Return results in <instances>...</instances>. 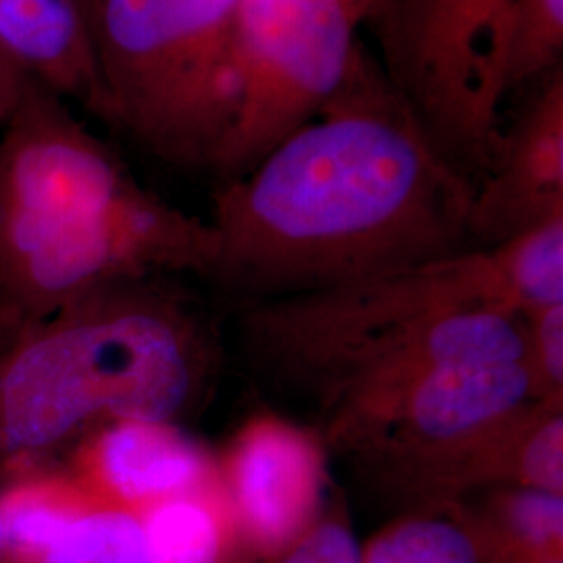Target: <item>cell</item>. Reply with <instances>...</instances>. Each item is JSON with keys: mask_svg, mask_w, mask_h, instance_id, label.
<instances>
[{"mask_svg": "<svg viewBox=\"0 0 563 563\" xmlns=\"http://www.w3.org/2000/svg\"><path fill=\"white\" fill-rule=\"evenodd\" d=\"M563 0H509L490 44V81L499 102L562 67Z\"/></svg>", "mask_w": 563, "mask_h": 563, "instance_id": "9a60e30c", "label": "cell"}, {"mask_svg": "<svg viewBox=\"0 0 563 563\" xmlns=\"http://www.w3.org/2000/svg\"><path fill=\"white\" fill-rule=\"evenodd\" d=\"M563 216V67L504 130L495 162L474 188L472 249H488Z\"/></svg>", "mask_w": 563, "mask_h": 563, "instance_id": "30bf717a", "label": "cell"}, {"mask_svg": "<svg viewBox=\"0 0 563 563\" xmlns=\"http://www.w3.org/2000/svg\"><path fill=\"white\" fill-rule=\"evenodd\" d=\"M328 457L301 422L267 413L251 418L218 457L228 520L253 549L280 555L322 516Z\"/></svg>", "mask_w": 563, "mask_h": 563, "instance_id": "9c48e42d", "label": "cell"}, {"mask_svg": "<svg viewBox=\"0 0 563 563\" xmlns=\"http://www.w3.org/2000/svg\"><path fill=\"white\" fill-rule=\"evenodd\" d=\"M38 563H151L141 516L113 505L92 504Z\"/></svg>", "mask_w": 563, "mask_h": 563, "instance_id": "ffe728a7", "label": "cell"}, {"mask_svg": "<svg viewBox=\"0 0 563 563\" xmlns=\"http://www.w3.org/2000/svg\"><path fill=\"white\" fill-rule=\"evenodd\" d=\"M0 53L101 120L90 25L78 0H0Z\"/></svg>", "mask_w": 563, "mask_h": 563, "instance_id": "7c38bea8", "label": "cell"}, {"mask_svg": "<svg viewBox=\"0 0 563 563\" xmlns=\"http://www.w3.org/2000/svg\"><path fill=\"white\" fill-rule=\"evenodd\" d=\"M236 336L311 430L434 369L523 362V316L493 249L242 305Z\"/></svg>", "mask_w": 563, "mask_h": 563, "instance_id": "7a4b0ae2", "label": "cell"}, {"mask_svg": "<svg viewBox=\"0 0 563 563\" xmlns=\"http://www.w3.org/2000/svg\"><path fill=\"white\" fill-rule=\"evenodd\" d=\"M488 249L522 316L563 305V216Z\"/></svg>", "mask_w": 563, "mask_h": 563, "instance_id": "d6986e66", "label": "cell"}, {"mask_svg": "<svg viewBox=\"0 0 563 563\" xmlns=\"http://www.w3.org/2000/svg\"><path fill=\"white\" fill-rule=\"evenodd\" d=\"M495 486L563 493V402H534L505 430L484 462L476 493Z\"/></svg>", "mask_w": 563, "mask_h": 563, "instance_id": "2e32d148", "label": "cell"}, {"mask_svg": "<svg viewBox=\"0 0 563 563\" xmlns=\"http://www.w3.org/2000/svg\"><path fill=\"white\" fill-rule=\"evenodd\" d=\"M509 0H363L380 67L426 134L476 184L504 141L490 44Z\"/></svg>", "mask_w": 563, "mask_h": 563, "instance_id": "ba28073f", "label": "cell"}, {"mask_svg": "<svg viewBox=\"0 0 563 563\" xmlns=\"http://www.w3.org/2000/svg\"><path fill=\"white\" fill-rule=\"evenodd\" d=\"M0 563H7V560H4V553H2V544H0Z\"/></svg>", "mask_w": 563, "mask_h": 563, "instance_id": "d4e9b609", "label": "cell"}, {"mask_svg": "<svg viewBox=\"0 0 563 563\" xmlns=\"http://www.w3.org/2000/svg\"><path fill=\"white\" fill-rule=\"evenodd\" d=\"M481 516H472L493 544L497 562L562 549L563 493L532 486H495L481 490Z\"/></svg>", "mask_w": 563, "mask_h": 563, "instance_id": "e0dca14e", "label": "cell"}, {"mask_svg": "<svg viewBox=\"0 0 563 563\" xmlns=\"http://www.w3.org/2000/svg\"><path fill=\"white\" fill-rule=\"evenodd\" d=\"M172 276L115 282L0 323V462L51 465L102 426L181 423L218 383L211 320Z\"/></svg>", "mask_w": 563, "mask_h": 563, "instance_id": "3957f363", "label": "cell"}, {"mask_svg": "<svg viewBox=\"0 0 563 563\" xmlns=\"http://www.w3.org/2000/svg\"><path fill=\"white\" fill-rule=\"evenodd\" d=\"M95 501L65 470L51 465L13 474L0 490V544L7 563H38L67 526Z\"/></svg>", "mask_w": 563, "mask_h": 563, "instance_id": "4fadbf2b", "label": "cell"}, {"mask_svg": "<svg viewBox=\"0 0 563 563\" xmlns=\"http://www.w3.org/2000/svg\"><path fill=\"white\" fill-rule=\"evenodd\" d=\"M276 563H363V544L339 516H320Z\"/></svg>", "mask_w": 563, "mask_h": 563, "instance_id": "7402d4cb", "label": "cell"}, {"mask_svg": "<svg viewBox=\"0 0 563 563\" xmlns=\"http://www.w3.org/2000/svg\"><path fill=\"white\" fill-rule=\"evenodd\" d=\"M363 563H497L483 528L462 504L413 509L363 544Z\"/></svg>", "mask_w": 563, "mask_h": 563, "instance_id": "5bb4252c", "label": "cell"}, {"mask_svg": "<svg viewBox=\"0 0 563 563\" xmlns=\"http://www.w3.org/2000/svg\"><path fill=\"white\" fill-rule=\"evenodd\" d=\"M78 2H80L81 7H84V11H86V15H88V7H90L92 0H78Z\"/></svg>", "mask_w": 563, "mask_h": 563, "instance_id": "cb8c5ba5", "label": "cell"}, {"mask_svg": "<svg viewBox=\"0 0 563 563\" xmlns=\"http://www.w3.org/2000/svg\"><path fill=\"white\" fill-rule=\"evenodd\" d=\"M474 184L360 46L318 120L213 197L209 280L244 305L470 251Z\"/></svg>", "mask_w": 563, "mask_h": 563, "instance_id": "6da1fadb", "label": "cell"}, {"mask_svg": "<svg viewBox=\"0 0 563 563\" xmlns=\"http://www.w3.org/2000/svg\"><path fill=\"white\" fill-rule=\"evenodd\" d=\"M67 472L95 501L139 516L172 499L220 493L218 457L174 422L102 426L71 449Z\"/></svg>", "mask_w": 563, "mask_h": 563, "instance_id": "8fae6325", "label": "cell"}, {"mask_svg": "<svg viewBox=\"0 0 563 563\" xmlns=\"http://www.w3.org/2000/svg\"><path fill=\"white\" fill-rule=\"evenodd\" d=\"M216 260L218 239L209 220L151 190L104 207L0 211V323L115 282L186 274L211 278Z\"/></svg>", "mask_w": 563, "mask_h": 563, "instance_id": "8992f818", "label": "cell"}, {"mask_svg": "<svg viewBox=\"0 0 563 563\" xmlns=\"http://www.w3.org/2000/svg\"><path fill=\"white\" fill-rule=\"evenodd\" d=\"M241 0H92L101 120L148 155L213 172L234 113Z\"/></svg>", "mask_w": 563, "mask_h": 563, "instance_id": "277c9868", "label": "cell"}, {"mask_svg": "<svg viewBox=\"0 0 563 563\" xmlns=\"http://www.w3.org/2000/svg\"><path fill=\"white\" fill-rule=\"evenodd\" d=\"M30 76L9 59L4 53H0V125L11 115L13 107L20 101L21 88Z\"/></svg>", "mask_w": 563, "mask_h": 563, "instance_id": "603a6c76", "label": "cell"}, {"mask_svg": "<svg viewBox=\"0 0 563 563\" xmlns=\"http://www.w3.org/2000/svg\"><path fill=\"white\" fill-rule=\"evenodd\" d=\"M141 520L151 563H223L230 520L220 493L165 501Z\"/></svg>", "mask_w": 563, "mask_h": 563, "instance_id": "ac0fdd59", "label": "cell"}, {"mask_svg": "<svg viewBox=\"0 0 563 563\" xmlns=\"http://www.w3.org/2000/svg\"><path fill=\"white\" fill-rule=\"evenodd\" d=\"M523 365L539 401L563 402V305L523 316Z\"/></svg>", "mask_w": 563, "mask_h": 563, "instance_id": "44dd1931", "label": "cell"}, {"mask_svg": "<svg viewBox=\"0 0 563 563\" xmlns=\"http://www.w3.org/2000/svg\"><path fill=\"white\" fill-rule=\"evenodd\" d=\"M534 402L523 362L460 365L357 402L313 432L363 481L423 509L476 493L488 453Z\"/></svg>", "mask_w": 563, "mask_h": 563, "instance_id": "5b68a950", "label": "cell"}, {"mask_svg": "<svg viewBox=\"0 0 563 563\" xmlns=\"http://www.w3.org/2000/svg\"><path fill=\"white\" fill-rule=\"evenodd\" d=\"M363 0H241L232 34L234 113L213 174L236 180L320 118L357 59Z\"/></svg>", "mask_w": 563, "mask_h": 563, "instance_id": "52a82bcc", "label": "cell"}]
</instances>
